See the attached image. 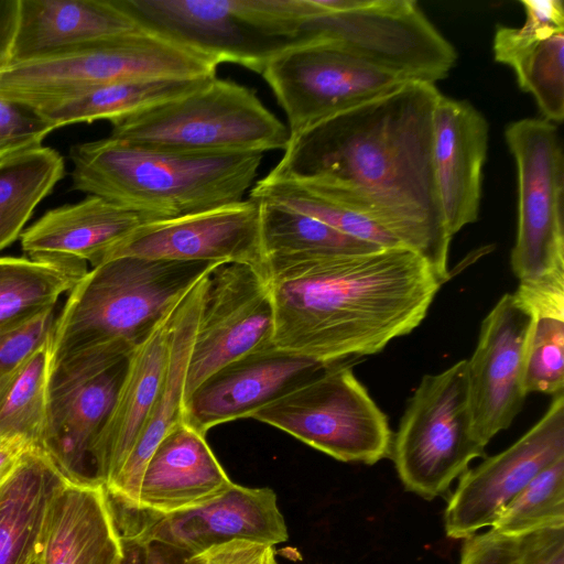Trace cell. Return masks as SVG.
Masks as SVG:
<instances>
[{
  "label": "cell",
  "instance_id": "cell-35",
  "mask_svg": "<svg viewBox=\"0 0 564 564\" xmlns=\"http://www.w3.org/2000/svg\"><path fill=\"white\" fill-rule=\"evenodd\" d=\"M525 393L556 395L564 388V317L533 316L524 364Z\"/></svg>",
  "mask_w": 564,
  "mask_h": 564
},
{
  "label": "cell",
  "instance_id": "cell-16",
  "mask_svg": "<svg viewBox=\"0 0 564 564\" xmlns=\"http://www.w3.org/2000/svg\"><path fill=\"white\" fill-rule=\"evenodd\" d=\"M174 261L241 263L265 274L260 203L254 198L143 224L110 254Z\"/></svg>",
  "mask_w": 564,
  "mask_h": 564
},
{
  "label": "cell",
  "instance_id": "cell-18",
  "mask_svg": "<svg viewBox=\"0 0 564 564\" xmlns=\"http://www.w3.org/2000/svg\"><path fill=\"white\" fill-rule=\"evenodd\" d=\"M326 366L274 346L249 354L221 367L196 388L184 403L183 421L206 435L221 423L251 417Z\"/></svg>",
  "mask_w": 564,
  "mask_h": 564
},
{
  "label": "cell",
  "instance_id": "cell-23",
  "mask_svg": "<svg viewBox=\"0 0 564 564\" xmlns=\"http://www.w3.org/2000/svg\"><path fill=\"white\" fill-rule=\"evenodd\" d=\"M144 28L122 0H20L10 65L70 52Z\"/></svg>",
  "mask_w": 564,
  "mask_h": 564
},
{
  "label": "cell",
  "instance_id": "cell-8",
  "mask_svg": "<svg viewBox=\"0 0 564 564\" xmlns=\"http://www.w3.org/2000/svg\"><path fill=\"white\" fill-rule=\"evenodd\" d=\"M475 433L466 359L425 375L408 402L391 456L406 490L432 500L485 456Z\"/></svg>",
  "mask_w": 564,
  "mask_h": 564
},
{
  "label": "cell",
  "instance_id": "cell-7",
  "mask_svg": "<svg viewBox=\"0 0 564 564\" xmlns=\"http://www.w3.org/2000/svg\"><path fill=\"white\" fill-rule=\"evenodd\" d=\"M144 26L221 63L261 74L279 51L301 40L312 0H122Z\"/></svg>",
  "mask_w": 564,
  "mask_h": 564
},
{
  "label": "cell",
  "instance_id": "cell-41",
  "mask_svg": "<svg viewBox=\"0 0 564 564\" xmlns=\"http://www.w3.org/2000/svg\"><path fill=\"white\" fill-rule=\"evenodd\" d=\"M193 564H278L273 545L234 540L188 556Z\"/></svg>",
  "mask_w": 564,
  "mask_h": 564
},
{
  "label": "cell",
  "instance_id": "cell-14",
  "mask_svg": "<svg viewBox=\"0 0 564 564\" xmlns=\"http://www.w3.org/2000/svg\"><path fill=\"white\" fill-rule=\"evenodd\" d=\"M564 458V393L505 451L467 469L448 499L445 532L467 539L489 528L499 512L543 469Z\"/></svg>",
  "mask_w": 564,
  "mask_h": 564
},
{
  "label": "cell",
  "instance_id": "cell-39",
  "mask_svg": "<svg viewBox=\"0 0 564 564\" xmlns=\"http://www.w3.org/2000/svg\"><path fill=\"white\" fill-rule=\"evenodd\" d=\"M458 564H521L518 538L487 531L465 539Z\"/></svg>",
  "mask_w": 564,
  "mask_h": 564
},
{
  "label": "cell",
  "instance_id": "cell-43",
  "mask_svg": "<svg viewBox=\"0 0 564 564\" xmlns=\"http://www.w3.org/2000/svg\"><path fill=\"white\" fill-rule=\"evenodd\" d=\"M19 13L20 0H0V70L11 62Z\"/></svg>",
  "mask_w": 564,
  "mask_h": 564
},
{
  "label": "cell",
  "instance_id": "cell-40",
  "mask_svg": "<svg viewBox=\"0 0 564 564\" xmlns=\"http://www.w3.org/2000/svg\"><path fill=\"white\" fill-rule=\"evenodd\" d=\"M536 315L564 317V270L531 281H520L513 292Z\"/></svg>",
  "mask_w": 564,
  "mask_h": 564
},
{
  "label": "cell",
  "instance_id": "cell-27",
  "mask_svg": "<svg viewBox=\"0 0 564 564\" xmlns=\"http://www.w3.org/2000/svg\"><path fill=\"white\" fill-rule=\"evenodd\" d=\"M212 78L214 77L116 82L87 89L35 110L55 129L100 119L112 123L186 95Z\"/></svg>",
  "mask_w": 564,
  "mask_h": 564
},
{
  "label": "cell",
  "instance_id": "cell-37",
  "mask_svg": "<svg viewBox=\"0 0 564 564\" xmlns=\"http://www.w3.org/2000/svg\"><path fill=\"white\" fill-rule=\"evenodd\" d=\"M54 130L35 109L0 98V160L41 147Z\"/></svg>",
  "mask_w": 564,
  "mask_h": 564
},
{
  "label": "cell",
  "instance_id": "cell-33",
  "mask_svg": "<svg viewBox=\"0 0 564 564\" xmlns=\"http://www.w3.org/2000/svg\"><path fill=\"white\" fill-rule=\"evenodd\" d=\"M564 525V458L538 474L497 516L490 531L510 538Z\"/></svg>",
  "mask_w": 564,
  "mask_h": 564
},
{
  "label": "cell",
  "instance_id": "cell-30",
  "mask_svg": "<svg viewBox=\"0 0 564 564\" xmlns=\"http://www.w3.org/2000/svg\"><path fill=\"white\" fill-rule=\"evenodd\" d=\"M52 362L51 337L17 366L0 373V438H21L41 448Z\"/></svg>",
  "mask_w": 564,
  "mask_h": 564
},
{
  "label": "cell",
  "instance_id": "cell-17",
  "mask_svg": "<svg viewBox=\"0 0 564 564\" xmlns=\"http://www.w3.org/2000/svg\"><path fill=\"white\" fill-rule=\"evenodd\" d=\"M124 536L141 543H164L192 556L234 540L275 545L286 541L289 534L272 489L234 482L225 494L204 505L153 519Z\"/></svg>",
  "mask_w": 564,
  "mask_h": 564
},
{
  "label": "cell",
  "instance_id": "cell-1",
  "mask_svg": "<svg viewBox=\"0 0 564 564\" xmlns=\"http://www.w3.org/2000/svg\"><path fill=\"white\" fill-rule=\"evenodd\" d=\"M441 93L409 80L291 135L267 174L290 180L367 218L417 253L444 283L449 235L433 165Z\"/></svg>",
  "mask_w": 564,
  "mask_h": 564
},
{
  "label": "cell",
  "instance_id": "cell-12",
  "mask_svg": "<svg viewBox=\"0 0 564 564\" xmlns=\"http://www.w3.org/2000/svg\"><path fill=\"white\" fill-rule=\"evenodd\" d=\"M517 165L518 226L510 263L519 281L564 270V154L557 127L527 118L508 124Z\"/></svg>",
  "mask_w": 564,
  "mask_h": 564
},
{
  "label": "cell",
  "instance_id": "cell-26",
  "mask_svg": "<svg viewBox=\"0 0 564 564\" xmlns=\"http://www.w3.org/2000/svg\"><path fill=\"white\" fill-rule=\"evenodd\" d=\"M67 477L31 447L0 487V564H36L52 502Z\"/></svg>",
  "mask_w": 564,
  "mask_h": 564
},
{
  "label": "cell",
  "instance_id": "cell-11",
  "mask_svg": "<svg viewBox=\"0 0 564 564\" xmlns=\"http://www.w3.org/2000/svg\"><path fill=\"white\" fill-rule=\"evenodd\" d=\"M261 75L286 115L290 137L409 82L321 39L300 40L279 51Z\"/></svg>",
  "mask_w": 564,
  "mask_h": 564
},
{
  "label": "cell",
  "instance_id": "cell-15",
  "mask_svg": "<svg viewBox=\"0 0 564 564\" xmlns=\"http://www.w3.org/2000/svg\"><path fill=\"white\" fill-rule=\"evenodd\" d=\"M533 313L514 294H503L482 321L467 361L473 423L487 446L510 426L524 403V364Z\"/></svg>",
  "mask_w": 564,
  "mask_h": 564
},
{
  "label": "cell",
  "instance_id": "cell-31",
  "mask_svg": "<svg viewBox=\"0 0 564 564\" xmlns=\"http://www.w3.org/2000/svg\"><path fill=\"white\" fill-rule=\"evenodd\" d=\"M265 261L270 258L364 253L382 249L288 207L257 199Z\"/></svg>",
  "mask_w": 564,
  "mask_h": 564
},
{
  "label": "cell",
  "instance_id": "cell-5",
  "mask_svg": "<svg viewBox=\"0 0 564 564\" xmlns=\"http://www.w3.org/2000/svg\"><path fill=\"white\" fill-rule=\"evenodd\" d=\"M218 61L144 28L0 70V98L33 109L123 80L216 76Z\"/></svg>",
  "mask_w": 564,
  "mask_h": 564
},
{
  "label": "cell",
  "instance_id": "cell-34",
  "mask_svg": "<svg viewBox=\"0 0 564 564\" xmlns=\"http://www.w3.org/2000/svg\"><path fill=\"white\" fill-rule=\"evenodd\" d=\"M518 84L553 123L564 118V31L534 42L510 63Z\"/></svg>",
  "mask_w": 564,
  "mask_h": 564
},
{
  "label": "cell",
  "instance_id": "cell-9",
  "mask_svg": "<svg viewBox=\"0 0 564 564\" xmlns=\"http://www.w3.org/2000/svg\"><path fill=\"white\" fill-rule=\"evenodd\" d=\"M251 419L340 462L372 465L391 454L388 417L349 367L326 366Z\"/></svg>",
  "mask_w": 564,
  "mask_h": 564
},
{
  "label": "cell",
  "instance_id": "cell-22",
  "mask_svg": "<svg viewBox=\"0 0 564 564\" xmlns=\"http://www.w3.org/2000/svg\"><path fill=\"white\" fill-rule=\"evenodd\" d=\"M174 310L129 354L115 402L93 445L94 479L105 488L126 463L158 395L169 357Z\"/></svg>",
  "mask_w": 564,
  "mask_h": 564
},
{
  "label": "cell",
  "instance_id": "cell-24",
  "mask_svg": "<svg viewBox=\"0 0 564 564\" xmlns=\"http://www.w3.org/2000/svg\"><path fill=\"white\" fill-rule=\"evenodd\" d=\"M123 550L105 486L67 478L52 502L37 564H120Z\"/></svg>",
  "mask_w": 564,
  "mask_h": 564
},
{
  "label": "cell",
  "instance_id": "cell-44",
  "mask_svg": "<svg viewBox=\"0 0 564 564\" xmlns=\"http://www.w3.org/2000/svg\"><path fill=\"white\" fill-rule=\"evenodd\" d=\"M31 447L35 446L21 438H0V487L14 473Z\"/></svg>",
  "mask_w": 564,
  "mask_h": 564
},
{
  "label": "cell",
  "instance_id": "cell-19",
  "mask_svg": "<svg viewBox=\"0 0 564 564\" xmlns=\"http://www.w3.org/2000/svg\"><path fill=\"white\" fill-rule=\"evenodd\" d=\"M212 271L183 296L171 319L170 347L162 382L135 444L118 476L106 487L123 522L139 514V490L144 467L162 438L183 421L184 389L203 300Z\"/></svg>",
  "mask_w": 564,
  "mask_h": 564
},
{
  "label": "cell",
  "instance_id": "cell-3",
  "mask_svg": "<svg viewBox=\"0 0 564 564\" xmlns=\"http://www.w3.org/2000/svg\"><path fill=\"white\" fill-rule=\"evenodd\" d=\"M263 153L192 154L130 144L113 138L69 149L72 188L137 212L149 221L238 203Z\"/></svg>",
  "mask_w": 564,
  "mask_h": 564
},
{
  "label": "cell",
  "instance_id": "cell-6",
  "mask_svg": "<svg viewBox=\"0 0 564 564\" xmlns=\"http://www.w3.org/2000/svg\"><path fill=\"white\" fill-rule=\"evenodd\" d=\"M110 138L192 154L284 150L289 129L254 90L214 77L181 97L112 122Z\"/></svg>",
  "mask_w": 564,
  "mask_h": 564
},
{
  "label": "cell",
  "instance_id": "cell-42",
  "mask_svg": "<svg viewBox=\"0 0 564 564\" xmlns=\"http://www.w3.org/2000/svg\"><path fill=\"white\" fill-rule=\"evenodd\" d=\"M518 541L521 564H564V525L543 528Z\"/></svg>",
  "mask_w": 564,
  "mask_h": 564
},
{
  "label": "cell",
  "instance_id": "cell-10",
  "mask_svg": "<svg viewBox=\"0 0 564 564\" xmlns=\"http://www.w3.org/2000/svg\"><path fill=\"white\" fill-rule=\"evenodd\" d=\"M134 347L115 340L53 359L41 448L70 480L98 484L93 474L91 448Z\"/></svg>",
  "mask_w": 564,
  "mask_h": 564
},
{
  "label": "cell",
  "instance_id": "cell-36",
  "mask_svg": "<svg viewBox=\"0 0 564 564\" xmlns=\"http://www.w3.org/2000/svg\"><path fill=\"white\" fill-rule=\"evenodd\" d=\"M525 12L520 28L498 26L494 37V55L499 63H509L536 41L564 31V8L561 0H522Z\"/></svg>",
  "mask_w": 564,
  "mask_h": 564
},
{
  "label": "cell",
  "instance_id": "cell-4",
  "mask_svg": "<svg viewBox=\"0 0 564 564\" xmlns=\"http://www.w3.org/2000/svg\"><path fill=\"white\" fill-rule=\"evenodd\" d=\"M217 265L127 256L91 268L56 317L53 359L115 340L137 346Z\"/></svg>",
  "mask_w": 564,
  "mask_h": 564
},
{
  "label": "cell",
  "instance_id": "cell-32",
  "mask_svg": "<svg viewBox=\"0 0 564 564\" xmlns=\"http://www.w3.org/2000/svg\"><path fill=\"white\" fill-rule=\"evenodd\" d=\"M250 197L296 210L340 232L382 248H404L372 221L306 189L294 181L265 175L251 188Z\"/></svg>",
  "mask_w": 564,
  "mask_h": 564
},
{
  "label": "cell",
  "instance_id": "cell-21",
  "mask_svg": "<svg viewBox=\"0 0 564 564\" xmlns=\"http://www.w3.org/2000/svg\"><path fill=\"white\" fill-rule=\"evenodd\" d=\"M232 484L205 434L182 421L162 438L144 467L139 490L143 520L137 530L153 519L204 505Z\"/></svg>",
  "mask_w": 564,
  "mask_h": 564
},
{
  "label": "cell",
  "instance_id": "cell-45",
  "mask_svg": "<svg viewBox=\"0 0 564 564\" xmlns=\"http://www.w3.org/2000/svg\"><path fill=\"white\" fill-rule=\"evenodd\" d=\"M145 564H193L188 554L167 544L150 541L143 543Z\"/></svg>",
  "mask_w": 564,
  "mask_h": 564
},
{
  "label": "cell",
  "instance_id": "cell-2",
  "mask_svg": "<svg viewBox=\"0 0 564 564\" xmlns=\"http://www.w3.org/2000/svg\"><path fill=\"white\" fill-rule=\"evenodd\" d=\"M265 276L273 346L325 365L377 354L411 333L443 284L422 257L402 247L270 258Z\"/></svg>",
  "mask_w": 564,
  "mask_h": 564
},
{
  "label": "cell",
  "instance_id": "cell-29",
  "mask_svg": "<svg viewBox=\"0 0 564 564\" xmlns=\"http://www.w3.org/2000/svg\"><path fill=\"white\" fill-rule=\"evenodd\" d=\"M64 173V159L48 147L0 160V250L21 236L35 207Z\"/></svg>",
  "mask_w": 564,
  "mask_h": 564
},
{
  "label": "cell",
  "instance_id": "cell-13",
  "mask_svg": "<svg viewBox=\"0 0 564 564\" xmlns=\"http://www.w3.org/2000/svg\"><path fill=\"white\" fill-rule=\"evenodd\" d=\"M274 307L265 274L241 263L209 274L184 389V403L221 367L273 346Z\"/></svg>",
  "mask_w": 564,
  "mask_h": 564
},
{
  "label": "cell",
  "instance_id": "cell-46",
  "mask_svg": "<svg viewBox=\"0 0 564 564\" xmlns=\"http://www.w3.org/2000/svg\"><path fill=\"white\" fill-rule=\"evenodd\" d=\"M123 536V558L120 564H145V552L143 543Z\"/></svg>",
  "mask_w": 564,
  "mask_h": 564
},
{
  "label": "cell",
  "instance_id": "cell-25",
  "mask_svg": "<svg viewBox=\"0 0 564 564\" xmlns=\"http://www.w3.org/2000/svg\"><path fill=\"white\" fill-rule=\"evenodd\" d=\"M147 223L137 212L88 195L44 214L21 234V247L30 258L83 261L94 268Z\"/></svg>",
  "mask_w": 564,
  "mask_h": 564
},
{
  "label": "cell",
  "instance_id": "cell-38",
  "mask_svg": "<svg viewBox=\"0 0 564 564\" xmlns=\"http://www.w3.org/2000/svg\"><path fill=\"white\" fill-rule=\"evenodd\" d=\"M55 307L0 332V373L13 368L47 341L56 321Z\"/></svg>",
  "mask_w": 564,
  "mask_h": 564
},
{
  "label": "cell",
  "instance_id": "cell-20",
  "mask_svg": "<svg viewBox=\"0 0 564 564\" xmlns=\"http://www.w3.org/2000/svg\"><path fill=\"white\" fill-rule=\"evenodd\" d=\"M487 143L485 117L468 101L441 94L433 115V165L452 237L478 218Z\"/></svg>",
  "mask_w": 564,
  "mask_h": 564
},
{
  "label": "cell",
  "instance_id": "cell-28",
  "mask_svg": "<svg viewBox=\"0 0 564 564\" xmlns=\"http://www.w3.org/2000/svg\"><path fill=\"white\" fill-rule=\"evenodd\" d=\"M87 272L83 261L1 257L0 332L55 307Z\"/></svg>",
  "mask_w": 564,
  "mask_h": 564
}]
</instances>
